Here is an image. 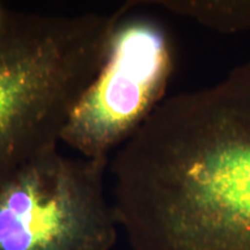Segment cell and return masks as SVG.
Here are the masks:
<instances>
[{
  "label": "cell",
  "instance_id": "6da1fadb",
  "mask_svg": "<svg viewBox=\"0 0 250 250\" xmlns=\"http://www.w3.org/2000/svg\"><path fill=\"white\" fill-rule=\"evenodd\" d=\"M110 170L133 250H250V62L165 99Z\"/></svg>",
  "mask_w": 250,
  "mask_h": 250
},
{
  "label": "cell",
  "instance_id": "7a4b0ae2",
  "mask_svg": "<svg viewBox=\"0 0 250 250\" xmlns=\"http://www.w3.org/2000/svg\"><path fill=\"white\" fill-rule=\"evenodd\" d=\"M131 1L111 13L17 12L0 41V181L57 148Z\"/></svg>",
  "mask_w": 250,
  "mask_h": 250
},
{
  "label": "cell",
  "instance_id": "3957f363",
  "mask_svg": "<svg viewBox=\"0 0 250 250\" xmlns=\"http://www.w3.org/2000/svg\"><path fill=\"white\" fill-rule=\"evenodd\" d=\"M109 160L58 147L0 181V250H111L120 228L104 192Z\"/></svg>",
  "mask_w": 250,
  "mask_h": 250
},
{
  "label": "cell",
  "instance_id": "277c9868",
  "mask_svg": "<svg viewBox=\"0 0 250 250\" xmlns=\"http://www.w3.org/2000/svg\"><path fill=\"white\" fill-rule=\"evenodd\" d=\"M131 11L115 27L98 74L62 130L61 142L85 158L108 160L165 100L173 71L170 42L158 22Z\"/></svg>",
  "mask_w": 250,
  "mask_h": 250
},
{
  "label": "cell",
  "instance_id": "5b68a950",
  "mask_svg": "<svg viewBox=\"0 0 250 250\" xmlns=\"http://www.w3.org/2000/svg\"><path fill=\"white\" fill-rule=\"evenodd\" d=\"M175 14L192 19L203 26L221 33L250 29V1H154Z\"/></svg>",
  "mask_w": 250,
  "mask_h": 250
},
{
  "label": "cell",
  "instance_id": "8992f818",
  "mask_svg": "<svg viewBox=\"0 0 250 250\" xmlns=\"http://www.w3.org/2000/svg\"><path fill=\"white\" fill-rule=\"evenodd\" d=\"M17 12L11 11L5 5L0 4V41H1L11 29Z\"/></svg>",
  "mask_w": 250,
  "mask_h": 250
}]
</instances>
